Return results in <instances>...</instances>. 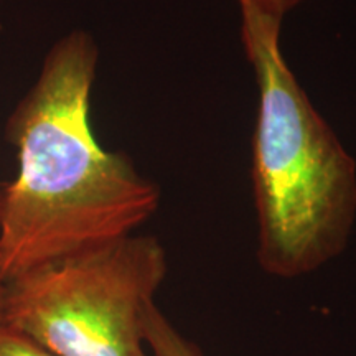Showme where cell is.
<instances>
[{
    "label": "cell",
    "mask_w": 356,
    "mask_h": 356,
    "mask_svg": "<svg viewBox=\"0 0 356 356\" xmlns=\"http://www.w3.org/2000/svg\"><path fill=\"white\" fill-rule=\"evenodd\" d=\"M241 12V43L257 88L251 186L256 257L275 279H299L337 259L356 221V162L289 66L282 22Z\"/></svg>",
    "instance_id": "cell-2"
},
{
    "label": "cell",
    "mask_w": 356,
    "mask_h": 356,
    "mask_svg": "<svg viewBox=\"0 0 356 356\" xmlns=\"http://www.w3.org/2000/svg\"><path fill=\"white\" fill-rule=\"evenodd\" d=\"M304 2L305 0H238L239 8H251L280 20H284L287 13L296 10Z\"/></svg>",
    "instance_id": "cell-6"
},
{
    "label": "cell",
    "mask_w": 356,
    "mask_h": 356,
    "mask_svg": "<svg viewBox=\"0 0 356 356\" xmlns=\"http://www.w3.org/2000/svg\"><path fill=\"white\" fill-rule=\"evenodd\" d=\"M145 341L149 356H210L186 337L159 305L150 310L145 325Z\"/></svg>",
    "instance_id": "cell-4"
},
{
    "label": "cell",
    "mask_w": 356,
    "mask_h": 356,
    "mask_svg": "<svg viewBox=\"0 0 356 356\" xmlns=\"http://www.w3.org/2000/svg\"><path fill=\"white\" fill-rule=\"evenodd\" d=\"M6 292L7 279L2 273V266H0V328L6 327V317H3V310H6Z\"/></svg>",
    "instance_id": "cell-7"
},
{
    "label": "cell",
    "mask_w": 356,
    "mask_h": 356,
    "mask_svg": "<svg viewBox=\"0 0 356 356\" xmlns=\"http://www.w3.org/2000/svg\"><path fill=\"white\" fill-rule=\"evenodd\" d=\"M99 48L66 33L8 115L19 172L0 190V266L7 280L137 233L162 191L126 154L104 149L91 124Z\"/></svg>",
    "instance_id": "cell-1"
},
{
    "label": "cell",
    "mask_w": 356,
    "mask_h": 356,
    "mask_svg": "<svg viewBox=\"0 0 356 356\" xmlns=\"http://www.w3.org/2000/svg\"><path fill=\"white\" fill-rule=\"evenodd\" d=\"M167 249L134 233L7 280L6 327L56 356H149Z\"/></svg>",
    "instance_id": "cell-3"
},
{
    "label": "cell",
    "mask_w": 356,
    "mask_h": 356,
    "mask_svg": "<svg viewBox=\"0 0 356 356\" xmlns=\"http://www.w3.org/2000/svg\"><path fill=\"white\" fill-rule=\"evenodd\" d=\"M0 190H2V184H0Z\"/></svg>",
    "instance_id": "cell-8"
},
{
    "label": "cell",
    "mask_w": 356,
    "mask_h": 356,
    "mask_svg": "<svg viewBox=\"0 0 356 356\" xmlns=\"http://www.w3.org/2000/svg\"><path fill=\"white\" fill-rule=\"evenodd\" d=\"M0 356H56L8 327L0 328Z\"/></svg>",
    "instance_id": "cell-5"
}]
</instances>
